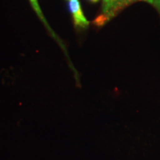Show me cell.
<instances>
[{"instance_id": "cell-1", "label": "cell", "mask_w": 160, "mask_h": 160, "mask_svg": "<svg viewBox=\"0 0 160 160\" xmlns=\"http://www.w3.org/2000/svg\"><path fill=\"white\" fill-rule=\"evenodd\" d=\"M140 1L153 4L154 0H103L102 14L96 19L95 23L97 25H102L128 5Z\"/></svg>"}, {"instance_id": "cell-2", "label": "cell", "mask_w": 160, "mask_h": 160, "mask_svg": "<svg viewBox=\"0 0 160 160\" xmlns=\"http://www.w3.org/2000/svg\"><path fill=\"white\" fill-rule=\"evenodd\" d=\"M73 19L76 27L85 28L89 25V22L84 15L79 0H66Z\"/></svg>"}, {"instance_id": "cell-3", "label": "cell", "mask_w": 160, "mask_h": 160, "mask_svg": "<svg viewBox=\"0 0 160 160\" xmlns=\"http://www.w3.org/2000/svg\"><path fill=\"white\" fill-rule=\"evenodd\" d=\"M30 2H31V4L32 7H33V10H34V11H36V13H37V15L39 16L40 19L42 20L44 22H45V25L48 26V29H50L49 28V26L48 25V23L46 22V20L45 19V18H44V17H43V14H42V13L41 8H40L39 5V3H38L37 0H30ZM50 30H51V29H50Z\"/></svg>"}, {"instance_id": "cell-4", "label": "cell", "mask_w": 160, "mask_h": 160, "mask_svg": "<svg viewBox=\"0 0 160 160\" xmlns=\"http://www.w3.org/2000/svg\"><path fill=\"white\" fill-rule=\"evenodd\" d=\"M152 5L158 10V11L160 12V0H154Z\"/></svg>"}, {"instance_id": "cell-5", "label": "cell", "mask_w": 160, "mask_h": 160, "mask_svg": "<svg viewBox=\"0 0 160 160\" xmlns=\"http://www.w3.org/2000/svg\"><path fill=\"white\" fill-rule=\"evenodd\" d=\"M90 1H91V2H97L98 1H99V0H90Z\"/></svg>"}]
</instances>
